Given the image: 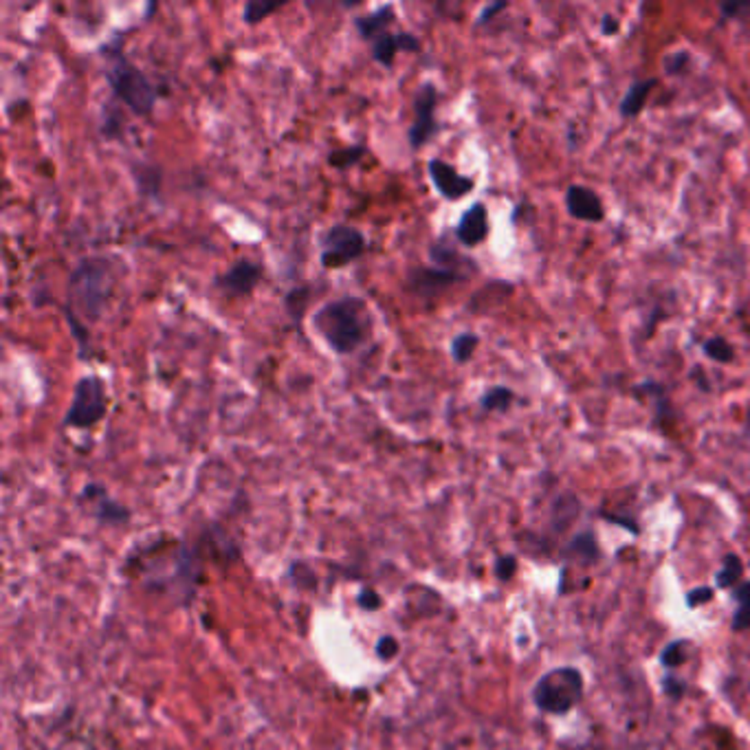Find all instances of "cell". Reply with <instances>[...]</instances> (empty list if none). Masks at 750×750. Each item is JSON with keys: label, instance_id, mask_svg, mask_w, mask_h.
<instances>
[{"label": "cell", "instance_id": "6da1fadb", "mask_svg": "<svg viewBox=\"0 0 750 750\" xmlns=\"http://www.w3.org/2000/svg\"><path fill=\"white\" fill-rule=\"evenodd\" d=\"M112 286H115V275H112V264L106 258H84L68 278L67 319L82 350H86L88 345L86 326L97 322L103 315V308L112 295Z\"/></svg>", "mask_w": 750, "mask_h": 750}, {"label": "cell", "instance_id": "7a4b0ae2", "mask_svg": "<svg viewBox=\"0 0 750 750\" xmlns=\"http://www.w3.org/2000/svg\"><path fill=\"white\" fill-rule=\"evenodd\" d=\"M313 326L335 354L348 357L372 337L374 317L365 299L357 295H344L324 304L315 315Z\"/></svg>", "mask_w": 750, "mask_h": 750}, {"label": "cell", "instance_id": "3957f363", "mask_svg": "<svg viewBox=\"0 0 750 750\" xmlns=\"http://www.w3.org/2000/svg\"><path fill=\"white\" fill-rule=\"evenodd\" d=\"M120 42L121 40L117 38V47H111V44L103 47V56L108 58V67L103 76H106L108 84H111L117 100L126 103L135 115H152L156 100H159V93H156L155 84L147 80L146 73L135 62H130L123 56Z\"/></svg>", "mask_w": 750, "mask_h": 750}, {"label": "cell", "instance_id": "277c9868", "mask_svg": "<svg viewBox=\"0 0 750 750\" xmlns=\"http://www.w3.org/2000/svg\"><path fill=\"white\" fill-rule=\"evenodd\" d=\"M585 680L576 667L564 665L546 671L532 687V702L548 715H566L584 700Z\"/></svg>", "mask_w": 750, "mask_h": 750}, {"label": "cell", "instance_id": "5b68a950", "mask_svg": "<svg viewBox=\"0 0 750 750\" xmlns=\"http://www.w3.org/2000/svg\"><path fill=\"white\" fill-rule=\"evenodd\" d=\"M106 386H103L102 379L95 377V374H86L73 388L71 406H68L67 414H64L62 425L73 429L95 427L106 416Z\"/></svg>", "mask_w": 750, "mask_h": 750}, {"label": "cell", "instance_id": "8992f818", "mask_svg": "<svg viewBox=\"0 0 750 750\" xmlns=\"http://www.w3.org/2000/svg\"><path fill=\"white\" fill-rule=\"evenodd\" d=\"M368 249V240L357 227L353 225H333L322 238V260L324 269L337 271L345 269L359 260Z\"/></svg>", "mask_w": 750, "mask_h": 750}, {"label": "cell", "instance_id": "52a82bcc", "mask_svg": "<svg viewBox=\"0 0 750 750\" xmlns=\"http://www.w3.org/2000/svg\"><path fill=\"white\" fill-rule=\"evenodd\" d=\"M436 106H438V88L433 82H425L418 86L416 97H414V120L407 128V141L412 150L425 147L429 139L438 132L436 123Z\"/></svg>", "mask_w": 750, "mask_h": 750}, {"label": "cell", "instance_id": "ba28073f", "mask_svg": "<svg viewBox=\"0 0 750 750\" xmlns=\"http://www.w3.org/2000/svg\"><path fill=\"white\" fill-rule=\"evenodd\" d=\"M264 278V266L255 260L240 258L236 260L229 269L223 271L220 275H216L214 286L229 299H240L249 298L255 289H258L260 282Z\"/></svg>", "mask_w": 750, "mask_h": 750}, {"label": "cell", "instance_id": "9c48e42d", "mask_svg": "<svg viewBox=\"0 0 750 750\" xmlns=\"http://www.w3.org/2000/svg\"><path fill=\"white\" fill-rule=\"evenodd\" d=\"M462 275L458 271L441 269V266H414L406 278V289L416 298L429 299L445 293L449 286L460 282Z\"/></svg>", "mask_w": 750, "mask_h": 750}, {"label": "cell", "instance_id": "30bf717a", "mask_svg": "<svg viewBox=\"0 0 750 750\" xmlns=\"http://www.w3.org/2000/svg\"><path fill=\"white\" fill-rule=\"evenodd\" d=\"M427 172L438 194L447 201L465 199L469 192L476 187V181H473L471 176L460 174L451 163H447L442 159H429Z\"/></svg>", "mask_w": 750, "mask_h": 750}, {"label": "cell", "instance_id": "8fae6325", "mask_svg": "<svg viewBox=\"0 0 750 750\" xmlns=\"http://www.w3.org/2000/svg\"><path fill=\"white\" fill-rule=\"evenodd\" d=\"M398 51H409V53L421 51V40L409 31H392V29H389V31L381 33L377 40L370 42L372 60L379 62L386 68L394 67V60H397Z\"/></svg>", "mask_w": 750, "mask_h": 750}, {"label": "cell", "instance_id": "7c38bea8", "mask_svg": "<svg viewBox=\"0 0 750 750\" xmlns=\"http://www.w3.org/2000/svg\"><path fill=\"white\" fill-rule=\"evenodd\" d=\"M566 207L572 219L584 220V223H601L605 219L603 203L590 187L570 185L566 192Z\"/></svg>", "mask_w": 750, "mask_h": 750}, {"label": "cell", "instance_id": "4fadbf2b", "mask_svg": "<svg viewBox=\"0 0 750 750\" xmlns=\"http://www.w3.org/2000/svg\"><path fill=\"white\" fill-rule=\"evenodd\" d=\"M488 238V210L485 203H473L456 225V240L462 246H478Z\"/></svg>", "mask_w": 750, "mask_h": 750}, {"label": "cell", "instance_id": "5bb4252c", "mask_svg": "<svg viewBox=\"0 0 750 750\" xmlns=\"http://www.w3.org/2000/svg\"><path fill=\"white\" fill-rule=\"evenodd\" d=\"M394 21H397L394 4H381V7L374 9V12L362 13V16L354 18V27H357L362 40L370 44L372 40H377L381 33L389 31Z\"/></svg>", "mask_w": 750, "mask_h": 750}, {"label": "cell", "instance_id": "9a60e30c", "mask_svg": "<svg viewBox=\"0 0 750 750\" xmlns=\"http://www.w3.org/2000/svg\"><path fill=\"white\" fill-rule=\"evenodd\" d=\"M656 84H658L656 77L631 84L629 91L625 93V97L621 100V115H623L625 120H634V117H638L640 112H643V108L647 106L649 95L656 88Z\"/></svg>", "mask_w": 750, "mask_h": 750}, {"label": "cell", "instance_id": "2e32d148", "mask_svg": "<svg viewBox=\"0 0 750 750\" xmlns=\"http://www.w3.org/2000/svg\"><path fill=\"white\" fill-rule=\"evenodd\" d=\"M566 555H568L572 561H579V564H584V566L599 561L601 548H599V541H596L594 532L584 531L576 537H572L568 548H566Z\"/></svg>", "mask_w": 750, "mask_h": 750}, {"label": "cell", "instance_id": "e0dca14e", "mask_svg": "<svg viewBox=\"0 0 750 750\" xmlns=\"http://www.w3.org/2000/svg\"><path fill=\"white\" fill-rule=\"evenodd\" d=\"M730 599L737 603V608L733 612V619H730V629L735 634L750 629V581L744 579L742 584L735 585L730 590Z\"/></svg>", "mask_w": 750, "mask_h": 750}, {"label": "cell", "instance_id": "ac0fdd59", "mask_svg": "<svg viewBox=\"0 0 750 750\" xmlns=\"http://www.w3.org/2000/svg\"><path fill=\"white\" fill-rule=\"evenodd\" d=\"M744 581V561L735 552H728L722 559V568L715 572V588L733 590Z\"/></svg>", "mask_w": 750, "mask_h": 750}, {"label": "cell", "instance_id": "d6986e66", "mask_svg": "<svg viewBox=\"0 0 750 750\" xmlns=\"http://www.w3.org/2000/svg\"><path fill=\"white\" fill-rule=\"evenodd\" d=\"M82 497H88L91 502H97V508H100V515L106 517V520H126L128 517V511L123 506L117 504V502H112L111 497H108L106 488L100 487V485H88L86 488L82 491Z\"/></svg>", "mask_w": 750, "mask_h": 750}, {"label": "cell", "instance_id": "ffe728a7", "mask_svg": "<svg viewBox=\"0 0 750 750\" xmlns=\"http://www.w3.org/2000/svg\"><path fill=\"white\" fill-rule=\"evenodd\" d=\"M310 295H313V290H310L308 284L295 286V289H290L289 293L284 295V310L295 324H299L304 319L306 308H308L310 304Z\"/></svg>", "mask_w": 750, "mask_h": 750}, {"label": "cell", "instance_id": "44dd1931", "mask_svg": "<svg viewBox=\"0 0 750 750\" xmlns=\"http://www.w3.org/2000/svg\"><path fill=\"white\" fill-rule=\"evenodd\" d=\"M689 651H691V643L687 638L671 640V643L665 645L663 651H660V656H658L660 665H663L667 671L683 667V665L689 660Z\"/></svg>", "mask_w": 750, "mask_h": 750}, {"label": "cell", "instance_id": "7402d4cb", "mask_svg": "<svg viewBox=\"0 0 750 750\" xmlns=\"http://www.w3.org/2000/svg\"><path fill=\"white\" fill-rule=\"evenodd\" d=\"M515 401V392L506 386H496L487 389L485 397L480 398V406L485 412H504Z\"/></svg>", "mask_w": 750, "mask_h": 750}, {"label": "cell", "instance_id": "603a6c76", "mask_svg": "<svg viewBox=\"0 0 750 750\" xmlns=\"http://www.w3.org/2000/svg\"><path fill=\"white\" fill-rule=\"evenodd\" d=\"M365 152H368V147H365V146L337 147V150L328 152V163L333 167H337V170H348V167L357 165V163L363 159Z\"/></svg>", "mask_w": 750, "mask_h": 750}, {"label": "cell", "instance_id": "cb8c5ba5", "mask_svg": "<svg viewBox=\"0 0 750 750\" xmlns=\"http://www.w3.org/2000/svg\"><path fill=\"white\" fill-rule=\"evenodd\" d=\"M478 344H480V337L473 333H460L451 339V357L456 363H469L473 359V353H476Z\"/></svg>", "mask_w": 750, "mask_h": 750}, {"label": "cell", "instance_id": "d4e9b609", "mask_svg": "<svg viewBox=\"0 0 750 750\" xmlns=\"http://www.w3.org/2000/svg\"><path fill=\"white\" fill-rule=\"evenodd\" d=\"M282 7L280 3H266V0H251V3L245 4L243 9V21L249 24V27H255V24L264 22L271 13H275Z\"/></svg>", "mask_w": 750, "mask_h": 750}, {"label": "cell", "instance_id": "484cf974", "mask_svg": "<svg viewBox=\"0 0 750 750\" xmlns=\"http://www.w3.org/2000/svg\"><path fill=\"white\" fill-rule=\"evenodd\" d=\"M702 353L715 363H730L735 359L733 345L724 337H710L702 344Z\"/></svg>", "mask_w": 750, "mask_h": 750}, {"label": "cell", "instance_id": "4316f807", "mask_svg": "<svg viewBox=\"0 0 750 750\" xmlns=\"http://www.w3.org/2000/svg\"><path fill=\"white\" fill-rule=\"evenodd\" d=\"M660 687H663V693L669 695L671 700H680L684 693H687V683H684V680H680V678H675L671 671H667V674L660 678Z\"/></svg>", "mask_w": 750, "mask_h": 750}, {"label": "cell", "instance_id": "83f0119b", "mask_svg": "<svg viewBox=\"0 0 750 750\" xmlns=\"http://www.w3.org/2000/svg\"><path fill=\"white\" fill-rule=\"evenodd\" d=\"M713 596H715L713 585H700V588L689 590L687 596H684V601H687V608L695 610V608H700V605H707L709 601H713Z\"/></svg>", "mask_w": 750, "mask_h": 750}, {"label": "cell", "instance_id": "f1b7e54d", "mask_svg": "<svg viewBox=\"0 0 750 750\" xmlns=\"http://www.w3.org/2000/svg\"><path fill=\"white\" fill-rule=\"evenodd\" d=\"M515 572H517V559H515V557H511V555L497 557V561H496L497 579L511 581L513 576H515Z\"/></svg>", "mask_w": 750, "mask_h": 750}, {"label": "cell", "instance_id": "f546056e", "mask_svg": "<svg viewBox=\"0 0 750 750\" xmlns=\"http://www.w3.org/2000/svg\"><path fill=\"white\" fill-rule=\"evenodd\" d=\"M377 654L381 656L383 660H392L394 656L398 654L397 638H392V636H383V638L377 643Z\"/></svg>", "mask_w": 750, "mask_h": 750}, {"label": "cell", "instance_id": "4dcf8cb0", "mask_svg": "<svg viewBox=\"0 0 750 750\" xmlns=\"http://www.w3.org/2000/svg\"><path fill=\"white\" fill-rule=\"evenodd\" d=\"M684 64H689V56H687V53H684V51L674 53V56H671V58H667V60H665V67H667V73H669V76H674V73H680V71H683Z\"/></svg>", "mask_w": 750, "mask_h": 750}, {"label": "cell", "instance_id": "1f68e13d", "mask_svg": "<svg viewBox=\"0 0 750 750\" xmlns=\"http://www.w3.org/2000/svg\"><path fill=\"white\" fill-rule=\"evenodd\" d=\"M502 9H506V3H496V4H488V7L482 9V13L478 16V24H487L491 22L493 18H496V13H500Z\"/></svg>", "mask_w": 750, "mask_h": 750}, {"label": "cell", "instance_id": "d6a6232c", "mask_svg": "<svg viewBox=\"0 0 750 750\" xmlns=\"http://www.w3.org/2000/svg\"><path fill=\"white\" fill-rule=\"evenodd\" d=\"M359 603H362L365 610H379L381 599H379V594L374 590H365L362 592V596H359Z\"/></svg>", "mask_w": 750, "mask_h": 750}, {"label": "cell", "instance_id": "836d02e7", "mask_svg": "<svg viewBox=\"0 0 750 750\" xmlns=\"http://www.w3.org/2000/svg\"><path fill=\"white\" fill-rule=\"evenodd\" d=\"M746 12H750L748 3H724L722 4L724 18H735L737 13H746Z\"/></svg>", "mask_w": 750, "mask_h": 750}, {"label": "cell", "instance_id": "e575fe53", "mask_svg": "<svg viewBox=\"0 0 750 750\" xmlns=\"http://www.w3.org/2000/svg\"><path fill=\"white\" fill-rule=\"evenodd\" d=\"M601 29H603L605 36H612V33L619 31V22L614 21V16H605V21H603V24H601Z\"/></svg>", "mask_w": 750, "mask_h": 750}]
</instances>
